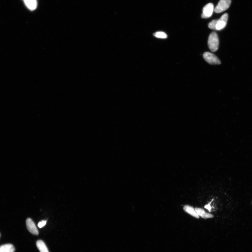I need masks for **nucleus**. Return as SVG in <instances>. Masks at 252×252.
Listing matches in <instances>:
<instances>
[{"label":"nucleus","instance_id":"1","mask_svg":"<svg viewBox=\"0 0 252 252\" xmlns=\"http://www.w3.org/2000/svg\"><path fill=\"white\" fill-rule=\"evenodd\" d=\"M208 46L210 50L215 52L218 50L219 47V39L215 32L211 33L209 36L208 41Z\"/></svg>","mask_w":252,"mask_h":252},{"label":"nucleus","instance_id":"2","mask_svg":"<svg viewBox=\"0 0 252 252\" xmlns=\"http://www.w3.org/2000/svg\"><path fill=\"white\" fill-rule=\"evenodd\" d=\"M203 56L204 60L211 65H220L221 63L219 59L214 54L210 52H205Z\"/></svg>","mask_w":252,"mask_h":252},{"label":"nucleus","instance_id":"3","mask_svg":"<svg viewBox=\"0 0 252 252\" xmlns=\"http://www.w3.org/2000/svg\"><path fill=\"white\" fill-rule=\"evenodd\" d=\"M231 2V0H220L214 11L217 13L223 12L229 8Z\"/></svg>","mask_w":252,"mask_h":252},{"label":"nucleus","instance_id":"4","mask_svg":"<svg viewBox=\"0 0 252 252\" xmlns=\"http://www.w3.org/2000/svg\"><path fill=\"white\" fill-rule=\"evenodd\" d=\"M228 15L227 13L223 15L219 20H217L216 30L220 31L225 28L227 25Z\"/></svg>","mask_w":252,"mask_h":252},{"label":"nucleus","instance_id":"5","mask_svg":"<svg viewBox=\"0 0 252 252\" xmlns=\"http://www.w3.org/2000/svg\"><path fill=\"white\" fill-rule=\"evenodd\" d=\"M214 10V5L212 3H210L207 4L203 8L202 18H207L210 17L212 15Z\"/></svg>","mask_w":252,"mask_h":252},{"label":"nucleus","instance_id":"6","mask_svg":"<svg viewBox=\"0 0 252 252\" xmlns=\"http://www.w3.org/2000/svg\"><path fill=\"white\" fill-rule=\"evenodd\" d=\"M27 229L29 231L33 234L38 235L39 232L34 223L30 218H28L26 221Z\"/></svg>","mask_w":252,"mask_h":252},{"label":"nucleus","instance_id":"7","mask_svg":"<svg viewBox=\"0 0 252 252\" xmlns=\"http://www.w3.org/2000/svg\"><path fill=\"white\" fill-rule=\"evenodd\" d=\"M195 210L199 216H201L204 219H207L208 218H214V216L211 214L207 213L203 209L199 208H196Z\"/></svg>","mask_w":252,"mask_h":252},{"label":"nucleus","instance_id":"8","mask_svg":"<svg viewBox=\"0 0 252 252\" xmlns=\"http://www.w3.org/2000/svg\"><path fill=\"white\" fill-rule=\"evenodd\" d=\"M27 8L31 11L35 10L37 8V0H23Z\"/></svg>","mask_w":252,"mask_h":252},{"label":"nucleus","instance_id":"9","mask_svg":"<svg viewBox=\"0 0 252 252\" xmlns=\"http://www.w3.org/2000/svg\"><path fill=\"white\" fill-rule=\"evenodd\" d=\"M184 211L193 217L196 218H199V216L197 214L195 209L189 205H185L183 208Z\"/></svg>","mask_w":252,"mask_h":252},{"label":"nucleus","instance_id":"10","mask_svg":"<svg viewBox=\"0 0 252 252\" xmlns=\"http://www.w3.org/2000/svg\"><path fill=\"white\" fill-rule=\"evenodd\" d=\"M15 248L13 245L7 244L0 246V252H15Z\"/></svg>","mask_w":252,"mask_h":252},{"label":"nucleus","instance_id":"11","mask_svg":"<svg viewBox=\"0 0 252 252\" xmlns=\"http://www.w3.org/2000/svg\"><path fill=\"white\" fill-rule=\"evenodd\" d=\"M36 245L38 248L40 252H49L46 244L42 240H39L38 241Z\"/></svg>","mask_w":252,"mask_h":252},{"label":"nucleus","instance_id":"12","mask_svg":"<svg viewBox=\"0 0 252 252\" xmlns=\"http://www.w3.org/2000/svg\"><path fill=\"white\" fill-rule=\"evenodd\" d=\"M154 36L161 39H166L167 37V35L165 32H157L153 34Z\"/></svg>","mask_w":252,"mask_h":252},{"label":"nucleus","instance_id":"13","mask_svg":"<svg viewBox=\"0 0 252 252\" xmlns=\"http://www.w3.org/2000/svg\"><path fill=\"white\" fill-rule=\"evenodd\" d=\"M217 20H214L211 21L208 24V27L211 29L216 30V27Z\"/></svg>","mask_w":252,"mask_h":252},{"label":"nucleus","instance_id":"14","mask_svg":"<svg viewBox=\"0 0 252 252\" xmlns=\"http://www.w3.org/2000/svg\"><path fill=\"white\" fill-rule=\"evenodd\" d=\"M47 221L42 220L41 221L39 222L38 224V226L39 228H41L44 227L46 225Z\"/></svg>","mask_w":252,"mask_h":252},{"label":"nucleus","instance_id":"15","mask_svg":"<svg viewBox=\"0 0 252 252\" xmlns=\"http://www.w3.org/2000/svg\"><path fill=\"white\" fill-rule=\"evenodd\" d=\"M204 208H206L207 209H208L209 211H211V207L210 204H207V205H206L204 206Z\"/></svg>","mask_w":252,"mask_h":252},{"label":"nucleus","instance_id":"16","mask_svg":"<svg viewBox=\"0 0 252 252\" xmlns=\"http://www.w3.org/2000/svg\"></svg>","mask_w":252,"mask_h":252}]
</instances>
